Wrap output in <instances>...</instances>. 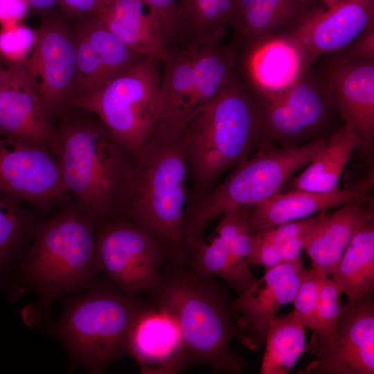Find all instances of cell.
I'll return each instance as SVG.
<instances>
[{"label":"cell","instance_id":"6da1fadb","mask_svg":"<svg viewBox=\"0 0 374 374\" xmlns=\"http://www.w3.org/2000/svg\"><path fill=\"white\" fill-rule=\"evenodd\" d=\"M54 153L67 191L95 221L123 210L136 162L96 117H66L57 131Z\"/></svg>","mask_w":374,"mask_h":374},{"label":"cell","instance_id":"7a4b0ae2","mask_svg":"<svg viewBox=\"0 0 374 374\" xmlns=\"http://www.w3.org/2000/svg\"><path fill=\"white\" fill-rule=\"evenodd\" d=\"M150 295L179 325L184 368L204 364L231 374L242 373L244 361L229 346L236 319L232 302L211 276H199L190 269L163 272Z\"/></svg>","mask_w":374,"mask_h":374},{"label":"cell","instance_id":"3957f363","mask_svg":"<svg viewBox=\"0 0 374 374\" xmlns=\"http://www.w3.org/2000/svg\"><path fill=\"white\" fill-rule=\"evenodd\" d=\"M95 222L85 210H66L35 230L20 262L13 292L15 299L22 288L29 287L37 296L36 310L26 322L46 314L57 298L86 290L96 281L100 269Z\"/></svg>","mask_w":374,"mask_h":374},{"label":"cell","instance_id":"277c9868","mask_svg":"<svg viewBox=\"0 0 374 374\" xmlns=\"http://www.w3.org/2000/svg\"><path fill=\"white\" fill-rule=\"evenodd\" d=\"M181 136L197 198L225 170L247 159L263 140L256 99L235 68L215 96L187 123Z\"/></svg>","mask_w":374,"mask_h":374},{"label":"cell","instance_id":"5b68a950","mask_svg":"<svg viewBox=\"0 0 374 374\" xmlns=\"http://www.w3.org/2000/svg\"><path fill=\"white\" fill-rule=\"evenodd\" d=\"M188 168L181 134L156 127L136 161L135 177L123 208L127 220L180 260L185 255L181 231Z\"/></svg>","mask_w":374,"mask_h":374},{"label":"cell","instance_id":"8992f818","mask_svg":"<svg viewBox=\"0 0 374 374\" xmlns=\"http://www.w3.org/2000/svg\"><path fill=\"white\" fill-rule=\"evenodd\" d=\"M326 142L325 139H315L301 145L278 148L264 141L222 184L185 209L181 231L185 254H193L207 225L215 219L235 208L260 205L282 192L289 178L308 165Z\"/></svg>","mask_w":374,"mask_h":374},{"label":"cell","instance_id":"52a82bcc","mask_svg":"<svg viewBox=\"0 0 374 374\" xmlns=\"http://www.w3.org/2000/svg\"><path fill=\"white\" fill-rule=\"evenodd\" d=\"M84 291L66 301L50 332L65 346L75 367L98 374L126 355L127 332L143 304L97 280Z\"/></svg>","mask_w":374,"mask_h":374},{"label":"cell","instance_id":"ba28073f","mask_svg":"<svg viewBox=\"0 0 374 374\" xmlns=\"http://www.w3.org/2000/svg\"><path fill=\"white\" fill-rule=\"evenodd\" d=\"M159 62L146 57L72 102V107L94 115L135 162L160 116Z\"/></svg>","mask_w":374,"mask_h":374},{"label":"cell","instance_id":"9c48e42d","mask_svg":"<svg viewBox=\"0 0 374 374\" xmlns=\"http://www.w3.org/2000/svg\"><path fill=\"white\" fill-rule=\"evenodd\" d=\"M100 271L128 295L150 293L159 285L169 251L148 231L127 220L103 226L95 235Z\"/></svg>","mask_w":374,"mask_h":374},{"label":"cell","instance_id":"30bf717a","mask_svg":"<svg viewBox=\"0 0 374 374\" xmlns=\"http://www.w3.org/2000/svg\"><path fill=\"white\" fill-rule=\"evenodd\" d=\"M58 7L42 14L32 53L23 65L51 115L72 107L76 46L72 23Z\"/></svg>","mask_w":374,"mask_h":374},{"label":"cell","instance_id":"8fae6325","mask_svg":"<svg viewBox=\"0 0 374 374\" xmlns=\"http://www.w3.org/2000/svg\"><path fill=\"white\" fill-rule=\"evenodd\" d=\"M255 99L263 141L285 148L296 146V143L321 130L336 111L330 88L312 67L281 95L269 100Z\"/></svg>","mask_w":374,"mask_h":374},{"label":"cell","instance_id":"7c38bea8","mask_svg":"<svg viewBox=\"0 0 374 374\" xmlns=\"http://www.w3.org/2000/svg\"><path fill=\"white\" fill-rule=\"evenodd\" d=\"M308 351L319 358L303 373L373 374L374 303L372 294L343 305L328 335L313 331Z\"/></svg>","mask_w":374,"mask_h":374},{"label":"cell","instance_id":"4fadbf2b","mask_svg":"<svg viewBox=\"0 0 374 374\" xmlns=\"http://www.w3.org/2000/svg\"><path fill=\"white\" fill-rule=\"evenodd\" d=\"M66 192L53 152L0 135V195L44 207Z\"/></svg>","mask_w":374,"mask_h":374},{"label":"cell","instance_id":"5bb4252c","mask_svg":"<svg viewBox=\"0 0 374 374\" xmlns=\"http://www.w3.org/2000/svg\"><path fill=\"white\" fill-rule=\"evenodd\" d=\"M235 67L256 98L269 100L290 89L312 66L300 43L287 32L238 52Z\"/></svg>","mask_w":374,"mask_h":374},{"label":"cell","instance_id":"9a60e30c","mask_svg":"<svg viewBox=\"0 0 374 374\" xmlns=\"http://www.w3.org/2000/svg\"><path fill=\"white\" fill-rule=\"evenodd\" d=\"M305 269L301 258L280 263L239 294L231 303L236 317L234 337L251 350L259 349L278 310L293 301Z\"/></svg>","mask_w":374,"mask_h":374},{"label":"cell","instance_id":"2e32d148","mask_svg":"<svg viewBox=\"0 0 374 374\" xmlns=\"http://www.w3.org/2000/svg\"><path fill=\"white\" fill-rule=\"evenodd\" d=\"M332 94L335 110L371 158L374 144V63L329 54L317 70Z\"/></svg>","mask_w":374,"mask_h":374},{"label":"cell","instance_id":"e0dca14e","mask_svg":"<svg viewBox=\"0 0 374 374\" xmlns=\"http://www.w3.org/2000/svg\"><path fill=\"white\" fill-rule=\"evenodd\" d=\"M374 24V0H339L317 6L287 33L301 45L310 66L323 55L339 51Z\"/></svg>","mask_w":374,"mask_h":374},{"label":"cell","instance_id":"ac0fdd59","mask_svg":"<svg viewBox=\"0 0 374 374\" xmlns=\"http://www.w3.org/2000/svg\"><path fill=\"white\" fill-rule=\"evenodd\" d=\"M125 354L141 373L171 374L182 370L184 344L179 325L165 308L142 305L127 332Z\"/></svg>","mask_w":374,"mask_h":374},{"label":"cell","instance_id":"d6986e66","mask_svg":"<svg viewBox=\"0 0 374 374\" xmlns=\"http://www.w3.org/2000/svg\"><path fill=\"white\" fill-rule=\"evenodd\" d=\"M373 171L355 186L336 188L328 191L291 190L274 195L268 200L252 207L248 213V230L251 235L283 223L311 217L331 208L371 200Z\"/></svg>","mask_w":374,"mask_h":374},{"label":"cell","instance_id":"ffe728a7","mask_svg":"<svg viewBox=\"0 0 374 374\" xmlns=\"http://www.w3.org/2000/svg\"><path fill=\"white\" fill-rule=\"evenodd\" d=\"M17 80L0 89V135L30 142L54 152L57 131L52 116L23 66L10 68Z\"/></svg>","mask_w":374,"mask_h":374},{"label":"cell","instance_id":"44dd1931","mask_svg":"<svg viewBox=\"0 0 374 374\" xmlns=\"http://www.w3.org/2000/svg\"><path fill=\"white\" fill-rule=\"evenodd\" d=\"M371 200L351 202L328 213L321 211L318 220L303 238V249L311 260V267L330 276L353 236L367 221L373 211L366 207Z\"/></svg>","mask_w":374,"mask_h":374},{"label":"cell","instance_id":"7402d4cb","mask_svg":"<svg viewBox=\"0 0 374 374\" xmlns=\"http://www.w3.org/2000/svg\"><path fill=\"white\" fill-rule=\"evenodd\" d=\"M317 6L298 0H236L230 44L238 53L259 39L287 33Z\"/></svg>","mask_w":374,"mask_h":374},{"label":"cell","instance_id":"603a6c76","mask_svg":"<svg viewBox=\"0 0 374 374\" xmlns=\"http://www.w3.org/2000/svg\"><path fill=\"white\" fill-rule=\"evenodd\" d=\"M144 6L140 0H112L91 15L127 47L161 62L168 55L164 35Z\"/></svg>","mask_w":374,"mask_h":374},{"label":"cell","instance_id":"cb8c5ba5","mask_svg":"<svg viewBox=\"0 0 374 374\" xmlns=\"http://www.w3.org/2000/svg\"><path fill=\"white\" fill-rule=\"evenodd\" d=\"M236 0H178L171 48L168 53L184 50L231 26Z\"/></svg>","mask_w":374,"mask_h":374},{"label":"cell","instance_id":"d4e9b609","mask_svg":"<svg viewBox=\"0 0 374 374\" xmlns=\"http://www.w3.org/2000/svg\"><path fill=\"white\" fill-rule=\"evenodd\" d=\"M359 145L353 129L344 124L326 140L304 171L292 179L290 189L322 192L338 188L344 168Z\"/></svg>","mask_w":374,"mask_h":374},{"label":"cell","instance_id":"484cf974","mask_svg":"<svg viewBox=\"0 0 374 374\" xmlns=\"http://www.w3.org/2000/svg\"><path fill=\"white\" fill-rule=\"evenodd\" d=\"M348 301L373 294L374 286V223H364L353 236L329 276Z\"/></svg>","mask_w":374,"mask_h":374},{"label":"cell","instance_id":"4316f807","mask_svg":"<svg viewBox=\"0 0 374 374\" xmlns=\"http://www.w3.org/2000/svg\"><path fill=\"white\" fill-rule=\"evenodd\" d=\"M20 202L0 195V285L10 299L24 257L22 247L30 231V217Z\"/></svg>","mask_w":374,"mask_h":374},{"label":"cell","instance_id":"83f0119b","mask_svg":"<svg viewBox=\"0 0 374 374\" xmlns=\"http://www.w3.org/2000/svg\"><path fill=\"white\" fill-rule=\"evenodd\" d=\"M305 326L291 312L271 321L265 341L261 374H287L306 348Z\"/></svg>","mask_w":374,"mask_h":374},{"label":"cell","instance_id":"f1b7e54d","mask_svg":"<svg viewBox=\"0 0 374 374\" xmlns=\"http://www.w3.org/2000/svg\"><path fill=\"white\" fill-rule=\"evenodd\" d=\"M190 269L196 274L223 279L238 294L247 290L257 279L251 273L247 260H238L230 253L229 246L217 235L209 242L197 246L192 255Z\"/></svg>","mask_w":374,"mask_h":374},{"label":"cell","instance_id":"f546056e","mask_svg":"<svg viewBox=\"0 0 374 374\" xmlns=\"http://www.w3.org/2000/svg\"><path fill=\"white\" fill-rule=\"evenodd\" d=\"M72 19L98 56L107 80L146 58L127 47L91 14Z\"/></svg>","mask_w":374,"mask_h":374},{"label":"cell","instance_id":"4dcf8cb0","mask_svg":"<svg viewBox=\"0 0 374 374\" xmlns=\"http://www.w3.org/2000/svg\"><path fill=\"white\" fill-rule=\"evenodd\" d=\"M72 27L76 46L75 99L95 91L107 78L101 62L85 35L73 23Z\"/></svg>","mask_w":374,"mask_h":374},{"label":"cell","instance_id":"1f68e13d","mask_svg":"<svg viewBox=\"0 0 374 374\" xmlns=\"http://www.w3.org/2000/svg\"><path fill=\"white\" fill-rule=\"evenodd\" d=\"M37 31L21 22L0 28V59L6 67L24 65L33 51Z\"/></svg>","mask_w":374,"mask_h":374},{"label":"cell","instance_id":"d6a6232c","mask_svg":"<svg viewBox=\"0 0 374 374\" xmlns=\"http://www.w3.org/2000/svg\"><path fill=\"white\" fill-rule=\"evenodd\" d=\"M328 277L316 269H305L293 299L292 312L303 325L314 330L317 324V310L321 287Z\"/></svg>","mask_w":374,"mask_h":374},{"label":"cell","instance_id":"836d02e7","mask_svg":"<svg viewBox=\"0 0 374 374\" xmlns=\"http://www.w3.org/2000/svg\"><path fill=\"white\" fill-rule=\"evenodd\" d=\"M342 292L337 285L327 277L321 287L317 310V324L314 332L328 335L335 328L342 312Z\"/></svg>","mask_w":374,"mask_h":374},{"label":"cell","instance_id":"e575fe53","mask_svg":"<svg viewBox=\"0 0 374 374\" xmlns=\"http://www.w3.org/2000/svg\"><path fill=\"white\" fill-rule=\"evenodd\" d=\"M318 217L319 215L283 223L256 234L280 247L290 240L306 236L316 224Z\"/></svg>","mask_w":374,"mask_h":374},{"label":"cell","instance_id":"d590c367","mask_svg":"<svg viewBox=\"0 0 374 374\" xmlns=\"http://www.w3.org/2000/svg\"><path fill=\"white\" fill-rule=\"evenodd\" d=\"M149 13L159 23L169 53L172 39L178 0H140Z\"/></svg>","mask_w":374,"mask_h":374},{"label":"cell","instance_id":"8d00e7d4","mask_svg":"<svg viewBox=\"0 0 374 374\" xmlns=\"http://www.w3.org/2000/svg\"><path fill=\"white\" fill-rule=\"evenodd\" d=\"M252 207L244 206L229 211L221 216L215 229L217 235L229 247L244 229H248V213Z\"/></svg>","mask_w":374,"mask_h":374},{"label":"cell","instance_id":"74e56055","mask_svg":"<svg viewBox=\"0 0 374 374\" xmlns=\"http://www.w3.org/2000/svg\"><path fill=\"white\" fill-rule=\"evenodd\" d=\"M247 260L249 265L262 266L266 269L283 263L280 247L259 234L251 235V246Z\"/></svg>","mask_w":374,"mask_h":374},{"label":"cell","instance_id":"f35d334b","mask_svg":"<svg viewBox=\"0 0 374 374\" xmlns=\"http://www.w3.org/2000/svg\"><path fill=\"white\" fill-rule=\"evenodd\" d=\"M335 53L361 62L374 63V24L364 30L345 48Z\"/></svg>","mask_w":374,"mask_h":374},{"label":"cell","instance_id":"ab89813d","mask_svg":"<svg viewBox=\"0 0 374 374\" xmlns=\"http://www.w3.org/2000/svg\"><path fill=\"white\" fill-rule=\"evenodd\" d=\"M112 0H58L59 8L70 19L91 14Z\"/></svg>","mask_w":374,"mask_h":374},{"label":"cell","instance_id":"60d3db41","mask_svg":"<svg viewBox=\"0 0 374 374\" xmlns=\"http://www.w3.org/2000/svg\"><path fill=\"white\" fill-rule=\"evenodd\" d=\"M29 12L27 0H0V25L19 23Z\"/></svg>","mask_w":374,"mask_h":374},{"label":"cell","instance_id":"b9f144b4","mask_svg":"<svg viewBox=\"0 0 374 374\" xmlns=\"http://www.w3.org/2000/svg\"><path fill=\"white\" fill-rule=\"evenodd\" d=\"M251 246V235L244 229L229 245L231 254L238 260H247Z\"/></svg>","mask_w":374,"mask_h":374},{"label":"cell","instance_id":"7bdbcfd3","mask_svg":"<svg viewBox=\"0 0 374 374\" xmlns=\"http://www.w3.org/2000/svg\"><path fill=\"white\" fill-rule=\"evenodd\" d=\"M303 238L290 240L280 246L282 262H293L300 259Z\"/></svg>","mask_w":374,"mask_h":374},{"label":"cell","instance_id":"ee69618b","mask_svg":"<svg viewBox=\"0 0 374 374\" xmlns=\"http://www.w3.org/2000/svg\"><path fill=\"white\" fill-rule=\"evenodd\" d=\"M30 11L41 15L58 8V0H27Z\"/></svg>","mask_w":374,"mask_h":374},{"label":"cell","instance_id":"f6af8a7d","mask_svg":"<svg viewBox=\"0 0 374 374\" xmlns=\"http://www.w3.org/2000/svg\"><path fill=\"white\" fill-rule=\"evenodd\" d=\"M17 78V75L14 70L3 66L0 64V89L12 84Z\"/></svg>","mask_w":374,"mask_h":374},{"label":"cell","instance_id":"bcb514c9","mask_svg":"<svg viewBox=\"0 0 374 374\" xmlns=\"http://www.w3.org/2000/svg\"><path fill=\"white\" fill-rule=\"evenodd\" d=\"M321 3L323 5V7L325 8H328L332 6H333L335 3H336L339 0H319Z\"/></svg>","mask_w":374,"mask_h":374},{"label":"cell","instance_id":"7dc6e473","mask_svg":"<svg viewBox=\"0 0 374 374\" xmlns=\"http://www.w3.org/2000/svg\"><path fill=\"white\" fill-rule=\"evenodd\" d=\"M300 3L308 6H315L319 0H298Z\"/></svg>","mask_w":374,"mask_h":374}]
</instances>
